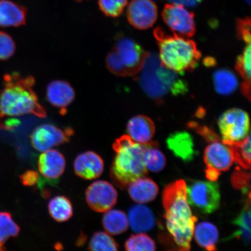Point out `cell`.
<instances>
[{"instance_id":"obj_26","label":"cell","mask_w":251,"mask_h":251,"mask_svg":"<svg viewBox=\"0 0 251 251\" xmlns=\"http://www.w3.org/2000/svg\"><path fill=\"white\" fill-rule=\"evenodd\" d=\"M48 209L50 216L58 222L68 221L74 213L71 201L63 196L53 197L49 202Z\"/></svg>"},{"instance_id":"obj_31","label":"cell","mask_w":251,"mask_h":251,"mask_svg":"<svg viewBox=\"0 0 251 251\" xmlns=\"http://www.w3.org/2000/svg\"><path fill=\"white\" fill-rule=\"evenodd\" d=\"M231 147L233 150L234 162L245 170H249L251 168L250 134L246 139Z\"/></svg>"},{"instance_id":"obj_40","label":"cell","mask_w":251,"mask_h":251,"mask_svg":"<svg viewBox=\"0 0 251 251\" xmlns=\"http://www.w3.org/2000/svg\"><path fill=\"white\" fill-rule=\"evenodd\" d=\"M5 251V248L4 246V244L0 243V251Z\"/></svg>"},{"instance_id":"obj_37","label":"cell","mask_w":251,"mask_h":251,"mask_svg":"<svg viewBox=\"0 0 251 251\" xmlns=\"http://www.w3.org/2000/svg\"><path fill=\"white\" fill-rule=\"evenodd\" d=\"M238 33L247 44L251 43V20L250 18L238 19L237 22Z\"/></svg>"},{"instance_id":"obj_28","label":"cell","mask_w":251,"mask_h":251,"mask_svg":"<svg viewBox=\"0 0 251 251\" xmlns=\"http://www.w3.org/2000/svg\"><path fill=\"white\" fill-rule=\"evenodd\" d=\"M89 251H118V245L108 233L98 231L90 238L88 245Z\"/></svg>"},{"instance_id":"obj_30","label":"cell","mask_w":251,"mask_h":251,"mask_svg":"<svg viewBox=\"0 0 251 251\" xmlns=\"http://www.w3.org/2000/svg\"><path fill=\"white\" fill-rule=\"evenodd\" d=\"M20 227L16 224L10 213L0 212V243L4 244L9 238L17 237Z\"/></svg>"},{"instance_id":"obj_38","label":"cell","mask_w":251,"mask_h":251,"mask_svg":"<svg viewBox=\"0 0 251 251\" xmlns=\"http://www.w3.org/2000/svg\"><path fill=\"white\" fill-rule=\"evenodd\" d=\"M20 180L25 186H34L40 181L39 174L34 171H27L20 176Z\"/></svg>"},{"instance_id":"obj_42","label":"cell","mask_w":251,"mask_h":251,"mask_svg":"<svg viewBox=\"0 0 251 251\" xmlns=\"http://www.w3.org/2000/svg\"><path fill=\"white\" fill-rule=\"evenodd\" d=\"M246 1L248 2V4L249 5L251 4V0H246Z\"/></svg>"},{"instance_id":"obj_36","label":"cell","mask_w":251,"mask_h":251,"mask_svg":"<svg viewBox=\"0 0 251 251\" xmlns=\"http://www.w3.org/2000/svg\"><path fill=\"white\" fill-rule=\"evenodd\" d=\"M106 62L108 70L112 73L119 76H127L126 71L114 51L109 53L106 56Z\"/></svg>"},{"instance_id":"obj_34","label":"cell","mask_w":251,"mask_h":251,"mask_svg":"<svg viewBox=\"0 0 251 251\" xmlns=\"http://www.w3.org/2000/svg\"><path fill=\"white\" fill-rule=\"evenodd\" d=\"M250 173L236 168L231 176V181L235 189L243 191L244 194L250 196Z\"/></svg>"},{"instance_id":"obj_16","label":"cell","mask_w":251,"mask_h":251,"mask_svg":"<svg viewBox=\"0 0 251 251\" xmlns=\"http://www.w3.org/2000/svg\"><path fill=\"white\" fill-rule=\"evenodd\" d=\"M74 168L77 176L85 180H93L101 175L104 169V163L97 153L87 151L76 157Z\"/></svg>"},{"instance_id":"obj_15","label":"cell","mask_w":251,"mask_h":251,"mask_svg":"<svg viewBox=\"0 0 251 251\" xmlns=\"http://www.w3.org/2000/svg\"><path fill=\"white\" fill-rule=\"evenodd\" d=\"M46 97L50 104L59 109L60 114L64 115L67 108L75 100V92L67 81L54 80L47 86Z\"/></svg>"},{"instance_id":"obj_5","label":"cell","mask_w":251,"mask_h":251,"mask_svg":"<svg viewBox=\"0 0 251 251\" xmlns=\"http://www.w3.org/2000/svg\"><path fill=\"white\" fill-rule=\"evenodd\" d=\"M158 44L159 58L166 68L178 74L183 73L196 67L200 52L193 41L165 32L160 27L154 30Z\"/></svg>"},{"instance_id":"obj_2","label":"cell","mask_w":251,"mask_h":251,"mask_svg":"<svg viewBox=\"0 0 251 251\" xmlns=\"http://www.w3.org/2000/svg\"><path fill=\"white\" fill-rule=\"evenodd\" d=\"M166 228L172 251H190L191 240L197 222L188 202L187 185L183 180L166 186L162 194Z\"/></svg>"},{"instance_id":"obj_24","label":"cell","mask_w":251,"mask_h":251,"mask_svg":"<svg viewBox=\"0 0 251 251\" xmlns=\"http://www.w3.org/2000/svg\"><path fill=\"white\" fill-rule=\"evenodd\" d=\"M215 89L222 96L230 95L238 87V80L234 72L226 69H220L213 74Z\"/></svg>"},{"instance_id":"obj_13","label":"cell","mask_w":251,"mask_h":251,"mask_svg":"<svg viewBox=\"0 0 251 251\" xmlns=\"http://www.w3.org/2000/svg\"><path fill=\"white\" fill-rule=\"evenodd\" d=\"M128 23L136 29L151 27L158 18V8L151 0H132L127 9Z\"/></svg>"},{"instance_id":"obj_33","label":"cell","mask_w":251,"mask_h":251,"mask_svg":"<svg viewBox=\"0 0 251 251\" xmlns=\"http://www.w3.org/2000/svg\"><path fill=\"white\" fill-rule=\"evenodd\" d=\"M251 43L247 44L242 55L238 58L237 70L246 80L245 93L250 94L251 79Z\"/></svg>"},{"instance_id":"obj_19","label":"cell","mask_w":251,"mask_h":251,"mask_svg":"<svg viewBox=\"0 0 251 251\" xmlns=\"http://www.w3.org/2000/svg\"><path fill=\"white\" fill-rule=\"evenodd\" d=\"M167 146L174 155L184 162H190L196 155L193 139L186 131H179L168 138Z\"/></svg>"},{"instance_id":"obj_1","label":"cell","mask_w":251,"mask_h":251,"mask_svg":"<svg viewBox=\"0 0 251 251\" xmlns=\"http://www.w3.org/2000/svg\"><path fill=\"white\" fill-rule=\"evenodd\" d=\"M34 83L31 76L24 77L15 73L5 75L0 97V129H14L20 123L17 118L24 115L46 117V110L34 92Z\"/></svg>"},{"instance_id":"obj_21","label":"cell","mask_w":251,"mask_h":251,"mask_svg":"<svg viewBox=\"0 0 251 251\" xmlns=\"http://www.w3.org/2000/svg\"><path fill=\"white\" fill-rule=\"evenodd\" d=\"M131 228L137 233L149 231L155 226L154 215L149 207L142 205L131 206L128 213Z\"/></svg>"},{"instance_id":"obj_41","label":"cell","mask_w":251,"mask_h":251,"mask_svg":"<svg viewBox=\"0 0 251 251\" xmlns=\"http://www.w3.org/2000/svg\"><path fill=\"white\" fill-rule=\"evenodd\" d=\"M74 1L77 2H81L84 1H89V0H74Z\"/></svg>"},{"instance_id":"obj_43","label":"cell","mask_w":251,"mask_h":251,"mask_svg":"<svg viewBox=\"0 0 251 251\" xmlns=\"http://www.w3.org/2000/svg\"><path fill=\"white\" fill-rule=\"evenodd\" d=\"M0 97H1V93H0Z\"/></svg>"},{"instance_id":"obj_8","label":"cell","mask_w":251,"mask_h":251,"mask_svg":"<svg viewBox=\"0 0 251 251\" xmlns=\"http://www.w3.org/2000/svg\"><path fill=\"white\" fill-rule=\"evenodd\" d=\"M204 161L206 169V177L209 181H216L221 173L231 168L234 162L233 149L223 141H211L204 152Z\"/></svg>"},{"instance_id":"obj_12","label":"cell","mask_w":251,"mask_h":251,"mask_svg":"<svg viewBox=\"0 0 251 251\" xmlns=\"http://www.w3.org/2000/svg\"><path fill=\"white\" fill-rule=\"evenodd\" d=\"M113 51L126 71L127 75L136 74L142 66L146 54L142 48L131 39L120 37Z\"/></svg>"},{"instance_id":"obj_17","label":"cell","mask_w":251,"mask_h":251,"mask_svg":"<svg viewBox=\"0 0 251 251\" xmlns=\"http://www.w3.org/2000/svg\"><path fill=\"white\" fill-rule=\"evenodd\" d=\"M27 11L10 0H0V27H19L26 24Z\"/></svg>"},{"instance_id":"obj_20","label":"cell","mask_w":251,"mask_h":251,"mask_svg":"<svg viewBox=\"0 0 251 251\" xmlns=\"http://www.w3.org/2000/svg\"><path fill=\"white\" fill-rule=\"evenodd\" d=\"M158 190L154 181L144 177L138 178L128 186V193L131 199L139 203H148L154 200Z\"/></svg>"},{"instance_id":"obj_39","label":"cell","mask_w":251,"mask_h":251,"mask_svg":"<svg viewBox=\"0 0 251 251\" xmlns=\"http://www.w3.org/2000/svg\"><path fill=\"white\" fill-rule=\"evenodd\" d=\"M169 1H170L173 4L193 7L199 4L202 0H169Z\"/></svg>"},{"instance_id":"obj_27","label":"cell","mask_w":251,"mask_h":251,"mask_svg":"<svg viewBox=\"0 0 251 251\" xmlns=\"http://www.w3.org/2000/svg\"><path fill=\"white\" fill-rule=\"evenodd\" d=\"M144 162L147 170L152 172H161L166 165V158L155 144H146L144 153Z\"/></svg>"},{"instance_id":"obj_23","label":"cell","mask_w":251,"mask_h":251,"mask_svg":"<svg viewBox=\"0 0 251 251\" xmlns=\"http://www.w3.org/2000/svg\"><path fill=\"white\" fill-rule=\"evenodd\" d=\"M102 223L105 231L111 235L124 233L128 227L127 216L120 210H108L105 212Z\"/></svg>"},{"instance_id":"obj_25","label":"cell","mask_w":251,"mask_h":251,"mask_svg":"<svg viewBox=\"0 0 251 251\" xmlns=\"http://www.w3.org/2000/svg\"><path fill=\"white\" fill-rule=\"evenodd\" d=\"M237 230L231 235L230 238H237L243 240L246 245L250 243L251 240V199L247 200L246 204L237 218L233 221Z\"/></svg>"},{"instance_id":"obj_35","label":"cell","mask_w":251,"mask_h":251,"mask_svg":"<svg viewBox=\"0 0 251 251\" xmlns=\"http://www.w3.org/2000/svg\"><path fill=\"white\" fill-rule=\"evenodd\" d=\"M15 50V43L12 37L4 31H0V61L11 58Z\"/></svg>"},{"instance_id":"obj_3","label":"cell","mask_w":251,"mask_h":251,"mask_svg":"<svg viewBox=\"0 0 251 251\" xmlns=\"http://www.w3.org/2000/svg\"><path fill=\"white\" fill-rule=\"evenodd\" d=\"M138 73L140 85L150 98L159 100L169 93H186L187 84L178 73L165 67L155 53H147Z\"/></svg>"},{"instance_id":"obj_32","label":"cell","mask_w":251,"mask_h":251,"mask_svg":"<svg viewBox=\"0 0 251 251\" xmlns=\"http://www.w3.org/2000/svg\"><path fill=\"white\" fill-rule=\"evenodd\" d=\"M128 0H98V5L106 17L118 18L127 5Z\"/></svg>"},{"instance_id":"obj_9","label":"cell","mask_w":251,"mask_h":251,"mask_svg":"<svg viewBox=\"0 0 251 251\" xmlns=\"http://www.w3.org/2000/svg\"><path fill=\"white\" fill-rule=\"evenodd\" d=\"M162 17L163 21L176 35L188 38L195 34L194 15L184 6L166 4L163 9Z\"/></svg>"},{"instance_id":"obj_6","label":"cell","mask_w":251,"mask_h":251,"mask_svg":"<svg viewBox=\"0 0 251 251\" xmlns=\"http://www.w3.org/2000/svg\"><path fill=\"white\" fill-rule=\"evenodd\" d=\"M187 197L189 205L202 214H211L221 204L219 186L215 181L196 180L187 186Z\"/></svg>"},{"instance_id":"obj_29","label":"cell","mask_w":251,"mask_h":251,"mask_svg":"<svg viewBox=\"0 0 251 251\" xmlns=\"http://www.w3.org/2000/svg\"><path fill=\"white\" fill-rule=\"evenodd\" d=\"M125 251H156V245L148 235L140 233L131 235L126 241Z\"/></svg>"},{"instance_id":"obj_4","label":"cell","mask_w":251,"mask_h":251,"mask_svg":"<svg viewBox=\"0 0 251 251\" xmlns=\"http://www.w3.org/2000/svg\"><path fill=\"white\" fill-rule=\"evenodd\" d=\"M113 149L115 156L110 176L118 187L124 189L138 178L146 176L147 169L144 162L146 145L124 136L115 141Z\"/></svg>"},{"instance_id":"obj_10","label":"cell","mask_w":251,"mask_h":251,"mask_svg":"<svg viewBox=\"0 0 251 251\" xmlns=\"http://www.w3.org/2000/svg\"><path fill=\"white\" fill-rule=\"evenodd\" d=\"M73 134L71 128L62 130L51 124H44L33 131L31 141L34 149L43 152L68 142Z\"/></svg>"},{"instance_id":"obj_18","label":"cell","mask_w":251,"mask_h":251,"mask_svg":"<svg viewBox=\"0 0 251 251\" xmlns=\"http://www.w3.org/2000/svg\"><path fill=\"white\" fill-rule=\"evenodd\" d=\"M128 136L137 143L146 145L151 143L155 133V126L146 116H136L128 121Z\"/></svg>"},{"instance_id":"obj_7","label":"cell","mask_w":251,"mask_h":251,"mask_svg":"<svg viewBox=\"0 0 251 251\" xmlns=\"http://www.w3.org/2000/svg\"><path fill=\"white\" fill-rule=\"evenodd\" d=\"M218 126L222 141L228 145H235L250 134L249 116L241 109H229L220 117Z\"/></svg>"},{"instance_id":"obj_11","label":"cell","mask_w":251,"mask_h":251,"mask_svg":"<svg viewBox=\"0 0 251 251\" xmlns=\"http://www.w3.org/2000/svg\"><path fill=\"white\" fill-rule=\"evenodd\" d=\"M88 205L97 212H105L117 202L118 193L109 182L99 180L91 184L86 191Z\"/></svg>"},{"instance_id":"obj_22","label":"cell","mask_w":251,"mask_h":251,"mask_svg":"<svg viewBox=\"0 0 251 251\" xmlns=\"http://www.w3.org/2000/svg\"><path fill=\"white\" fill-rule=\"evenodd\" d=\"M194 234L197 243L204 250L217 251L219 231L217 227L212 223H200L194 228Z\"/></svg>"},{"instance_id":"obj_14","label":"cell","mask_w":251,"mask_h":251,"mask_svg":"<svg viewBox=\"0 0 251 251\" xmlns=\"http://www.w3.org/2000/svg\"><path fill=\"white\" fill-rule=\"evenodd\" d=\"M39 171L45 180L50 184H56L65 171L66 161L60 152L55 150H49L43 152L38 159Z\"/></svg>"}]
</instances>
